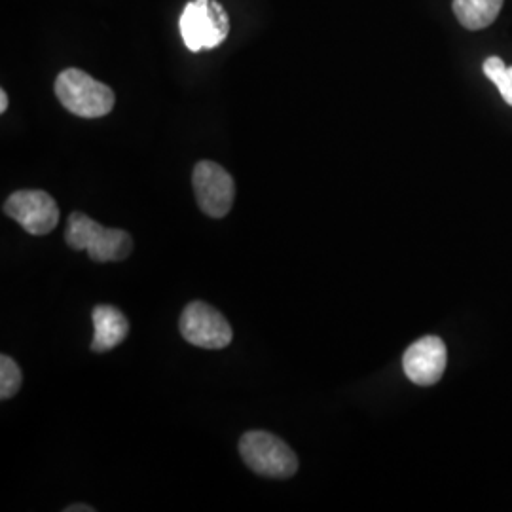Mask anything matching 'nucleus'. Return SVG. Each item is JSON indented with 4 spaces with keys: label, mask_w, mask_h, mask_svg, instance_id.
I'll return each mask as SVG.
<instances>
[{
    "label": "nucleus",
    "mask_w": 512,
    "mask_h": 512,
    "mask_svg": "<svg viewBox=\"0 0 512 512\" xmlns=\"http://www.w3.org/2000/svg\"><path fill=\"white\" fill-rule=\"evenodd\" d=\"M65 241L74 251H86L93 262H120L133 251V239L118 228H105L84 213L69 217Z\"/></svg>",
    "instance_id": "f257e3e1"
},
{
    "label": "nucleus",
    "mask_w": 512,
    "mask_h": 512,
    "mask_svg": "<svg viewBox=\"0 0 512 512\" xmlns=\"http://www.w3.org/2000/svg\"><path fill=\"white\" fill-rule=\"evenodd\" d=\"M59 103L80 118H101L114 109L116 97L107 84L80 69H67L55 80Z\"/></svg>",
    "instance_id": "f03ea898"
},
{
    "label": "nucleus",
    "mask_w": 512,
    "mask_h": 512,
    "mask_svg": "<svg viewBox=\"0 0 512 512\" xmlns=\"http://www.w3.org/2000/svg\"><path fill=\"white\" fill-rule=\"evenodd\" d=\"M184 44L190 52L213 50L230 35V18L219 0H190L179 19Z\"/></svg>",
    "instance_id": "7ed1b4c3"
},
{
    "label": "nucleus",
    "mask_w": 512,
    "mask_h": 512,
    "mask_svg": "<svg viewBox=\"0 0 512 512\" xmlns=\"http://www.w3.org/2000/svg\"><path fill=\"white\" fill-rule=\"evenodd\" d=\"M239 454L256 475L291 478L298 471V458L285 440L266 431H249L239 440Z\"/></svg>",
    "instance_id": "20e7f679"
},
{
    "label": "nucleus",
    "mask_w": 512,
    "mask_h": 512,
    "mask_svg": "<svg viewBox=\"0 0 512 512\" xmlns=\"http://www.w3.org/2000/svg\"><path fill=\"white\" fill-rule=\"evenodd\" d=\"M181 334L196 348L224 349L234 334L226 317L205 302H190L181 315Z\"/></svg>",
    "instance_id": "39448f33"
},
{
    "label": "nucleus",
    "mask_w": 512,
    "mask_h": 512,
    "mask_svg": "<svg viewBox=\"0 0 512 512\" xmlns=\"http://www.w3.org/2000/svg\"><path fill=\"white\" fill-rule=\"evenodd\" d=\"M192 184L198 205L207 217L222 219L230 213L236 198V184L222 165L207 160L196 164Z\"/></svg>",
    "instance_id": "423d86ee"
},
{
    "label": "nucleus",
    "mask_w": 512,
    "mask_h": 512,
    "mask_svg": "<svg viewBox=\"0 0 512 512\" xmlns=\"http://www.w3.org/2000/svg\"><path fill=\"white\" fill-rule=\"evenodd\" d=\"M4 213L31 236H46L59 224V207L42 190H18L4 202Z\"/></svg>",
    "instance_id": "0eeeda50"
},
{
    "label": "nucleus",
    "mask_w": 512,
    "mask_h": 512,
    "mask_svg": "<svg viewBox=\"0 0 512 512\" xmlns=\"http://www.w3.org/2000/svg\"><path fill=\"white\" fill-rule=\"evenodd\" d=\"M448 363V351L439 336H425L404 351L403 368L416 385H435Z\"/></svg>",
    "instance_id": "6e6552de"
},
{
    "label": "nucleus",
    "mask_w": 512,
    "mask_h": 512,
    "mask_svg": "<svg viewBox=\"0 0 512 512\" xmlns=\"http://www.w3.org/2000/svg\"><path fill=\"white\" fill-rule=\"evenodd\" d=\"M92 351L105 353L120 346L129 334V321L126 315L114 306H95L93 308Z\"/></svg>",
    "instance_id": "1a4fd4ad"
},
{
    "label": "nucleus",
    "mask_w": 512,
    "mask_h": 512,
    "mask_svg": "<svg viewBox=\"0 0 512 512\" xmlns=\"http://www.w3.org/2000/svg\"><path fill=\"white\" fill-rule=\"evenodd\" d=\"M452 8L465 29L480 31L490 27L497 19L503 8V0H454Z\"/></svg>",
    "instance_id": "9d476101"
},
{
    "label": "nucleus",
    "mask_w": 512,
    "mask_h": 512,
    "mask_svg": "<svg viewBox=\"0 0 512 512\" xmlns=\"http://www.w3.org/2000/svg\"><path fill=\"white\" fill-rule=\"evenodd\" d=\"M484 74L499 88L505 103L512 107V67H507L501 57H488L484 61Z\"/></svg>",
    "instance_id": "9b49d317"
},
{
    "label": "nucleus",
    "mask_w": 512,
    "mask_h": 512,
    "mask_svg": "<svg viewBox=\"0 0 512 512\" xmlns=\"http://www.w3.org/2000/svg\"><path fill=\"white\" fill-rule=\"evenodd\" d=\"M21 382L23 376L18 363L8 355H0V399H12L18 393Z\"/></svg>",
    "instance_id": "f8f14e48"
},
{
    "label": "nucleus",
    "mask_w": 512,
    "mask_h": 512,
    "mask_svg": "<svg viewBox=\"0 0 512 512\" xmlns=\"http://www.w3.org/2000/svg\"><path fill=\"white\" fill-rule=\"evenodd\" d=\"M95 509L93 507H88V505H71V507H67L65 512H93Z\"/></svg>",
    "instance_id": "ddd939ff"
},
{
    "label": "nucleus",
    "mask_w": 512,
    "mask_h": 512,
    "mask_svg": "<svg viewBox=\"0 0 512 512\" xmlns=\"http://www.w3.org/2000/svg\"><path fill=\"white\" fill-rule=\"evenodd\" d=\"M8 110V93L0 90V112L4 114Z\"/></svg>",
    "instance_id": "4468645a"
}]
</instances>
